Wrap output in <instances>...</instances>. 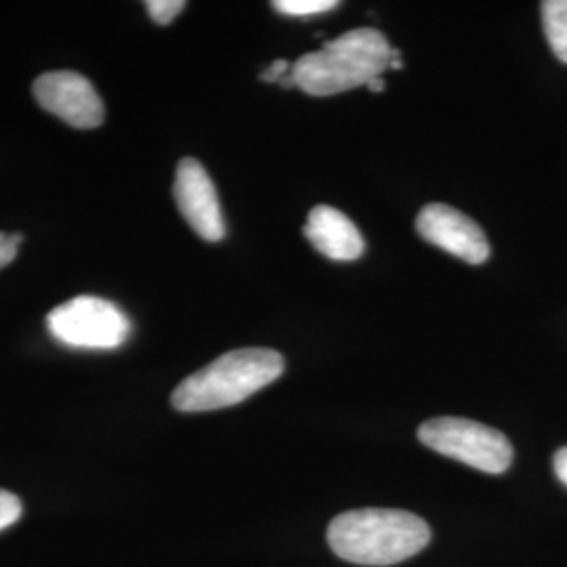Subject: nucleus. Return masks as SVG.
<instances>
[{
	"mask_svg": "<svg viewBox=\"0 0 567 567\" xmlns=\"http://www.w3.org/2000/svg\"><path fill=\"white\" fill-rule=\"evenodd\" d=\"M372 93H383L385 91V81H383V76H377V79H372V81L365 84Z\"/></svg>",
	"mask_w": 567,
	"mask_h": 567,
	"instance_id": "nucleus-17",
	"label": "nucleus"
},
{
	"mask_svg": "<svg viewBox=\"0 0 567 567\" xmlns=\"http://www.w3.org/2000/svg\"><path fill=\"white\" fill-rule=\"evenodd\" d=\"M391 61V44L377 28L349 30L320 51L292 63L297 89L313 97H330L381 76Z\"/></svg>",
	"mask_w": 567,
	"mask_h": 567,
	"instance_id": "nucleus-3",
	"label": "nucleus"
},
{
	"mask_svg": "<svg viewBox=\"0 0 567 567\" xmlns=\"http://www.w3.org/2000/svg\"><path fill=\"white\" fill-rule=\"evenodd\" d=\"M49 114L74 128H95L103 122V102L95 86L76 72H47L32 86Z\"/></svg>",
	"mask_w": 567,
	"mask_h": 567,
	"instance_id": "nucleus-6",
	"label": "nucleus"
},
{
	"mask_svg": "<svg viewBox=\"0 0 567 567\" xmlns=\"http://www.w3.org/2000/svg\"><path fill=\"white\" fill-rule=\"evenodd\" d=\"M271 7L284 16L309 18V16H318V13L337 9L339 2L337 0H276V2H271Z\"/></svg>",
	"mask_w": 567,
	"mask_h": 567,
	"instance_id": "nucleus-11",
	"label": "nucleus"
},
{
	"mask_svg": "<svg viewBox=\"0 0 567 567\" xmlns=\"http://www.w3.org/2000/svg\"><path fill=\"white\" fill-rule=\"evenodd\" d=\"M431 529L419 515L398 508L347 511L328 526V545L358 566H395L421 553Z\"/></svg>",
	"mask_w": 567,
	"mask_h": 567,
	"instance_id": "nucleus-1",
	"label": "nucleus"
},
{
	"mask_svg": "<svg viewBox=\"0 0 567 567\" xmlns=\"http://www.w3.org/2000/svg\"><path fill=\"white\" fill-rule=\"evenodd\" d=\"M284 372V358L274 349L248 347L229 351L182 381L171 402L179 412H210L240 404L271 385Z\"/></svg>",
	"mask_w": 567,
	"mask_h": 567,
	"instance_id": "nucleus-2",
	"label": "nucleus"
},
{
	"mask_svg": "<svg viewBox=\"0 0 567 567\" xmlns=\"http://www.w3.org/2000/svg\"><path fill=\"white\" fill-rule=\"evenodd\" d=\"M145 7H147L150 18L158 25H168L185 9V2L183 0H150V2H145Z\"/></svg>",
	"mask_w": 567,
	"mask_h": 567,
	"instance_id": "nucleus-12",
	"label": "nucleus"
},
{
	"mask_svg": "<svg viewBox=\"0 0 567 567\" xmlns=\"http://www.w3.org/2000/svg\"><path fill=\"white\" fill-rule=\"evenodd\" d=\"M543 23L553 53L567 63V0L543 2Z\"/></svg>",
	"mask_w": 567,
	"mask_h": 567,
	"instance_id": "nucleus-10",
	"label": "nucleus"
},
{
	"mask_svg": "<svg viewBox=\"0 0 567 567\" xmlns=\"http://www.w3.org/2000/svg\"><path fill=\"white\" fill-rule=\"evenodd\" d=\"M290 70H292V65H290L288 61L276 60L265 70L264 74H261V81L278 82L282 76H286V74H290Z\"/></svg>",
	"mask_w": 567,
	"mask_h": 567,
	"instance_id": "nucleus-15",
	"label": "nucleus"
},
{
	"mask_svg": "<svg viewBox=\"0 0 567 567\" xmlns=\"http://www.w3.org/2000/svg\"><path fill=\"white\" fill-rule=\"evenodd\" d=\"M278 84H280L282 89H295V86H297V82H295V76H292V70H290V74L282 76V79L278 81Z\"/></svg>",
	"mask_w": 567,
	"mask_h": 567,
	"instance_id": "nucleus-18",
	"label": "nucleus"
},
{
	"mask_svg": "<svg viewBox=\"0 0 567 567\" xmlns=\"http://www.w3.org/2000/svg\"><path fill=\"white\" fill-rule=\"evenodd\" d=\"M21 236L16 234H0V269L7 267L16 259L20 250Z\"/></svg>",
	"mask_w": 567,
	"mask_h": 567,
	"instance_id": "nucleus-14",
	"label": "nucleus"
},
{
	"mask_svg": "<svg viewBox=\"0 0 567 567\" xmlns=\"http://www.w3.org/2000/svg\"><path fill=\"white\" fill-rule=\"evenodd\" d=\"M416 229L426 243L440 246L466 264H484L489 257V243L482 227L446 204L425 206L416 217Z\"/></svg>",
	"mask_w": 567,
	"mask_h": 567,
	"instance_id": "nucleus-8",
	"label": "nucleus"
},
{
	"mask_svg": "<svg viewBox=\"0 0 567 567\" xmlns=\"http://www.w3.org/2000/svg\"><path fill=\"white\" fill-rule=\"evenodd\" d=\"M419 440L433 452L492 475L505 473L513 463V446L507 435L494 426L466 419H431L419 426Z\"/></svg>",
	"mask_w": 567,
	"mask_h": 567,
	"instance_id": "nucleus-4",
	"label": "nucleus"
},
{
	"mask_svg": "<svg viewBox=\"0 0 567 567\" xmlns=\"http://www.w3.org/2000/svg\"><path fill=\"white\" fill-rule=\"evenodd\" d=\"M305 238L332 261H355L364 255V238L355 224L332 206H316L303 227Z\"/></svg>",
	"mask_w": 567,
	"mask_h": 567,
	"instance_id": "nucleus-9",
	"label": "nucleus"
},
{
	"mask_svg": "<svg viewBox=\"0 0 567 567\" xmlns=\"http://www.w3.org/2000/svg\"><path fill=\"white\" fill-rule=\"evenodd\" d=\"M51 337L76 349H116L131 337V320L121 307L91 295H81L47 316Z\"/></svg>",
	"mask_w": 567,
	"mask_h": 567,
	"instance_id": "nucleus-5",
	"label": "nucleus"
},
{
	"mask_svg": "<svg viewBox=\"0 0 567 567\" xmlns=\"http://www.w3.org/2000/svg\"><path fill=\"white\" fill-rule=\"evenodd\" d=\"M21 511L23 507H21L20 498L7 489H0V532L18 524Z\"/></svg>",
	"mask_w": 567,
	"mask_h": 567,
	"instance_id": "nucleus-13",
	"label": "nucleus"
},
{
	"mask_svg": "<svg viewBox=\"0 0 567 567\" xmlns=\"http://www.w3.org/2000/svg\"><path fill=\"white\" fill-rule=\"evenodd\" d=\"M173 194L183 219L206 240L221 243L225 238L224 213L215 183L196 158H183L177 166Z\"/></svg>",
	"mask_w": 567,
	"mask_h": 567,
	"instance_id": "nucleus-7",
	"label": "nucleus"
},
{
	"mask_svg": "<svg viewBox=\"0 0 567 567\" xmlns=\"http://www.w3.org/2000/svg\"><path fill=\"white\" fill-rule=\"evenodd\" d=\"M553 468H555V475H557V480L567 486V446L561 447L557 454H555V458H553Z\"/></svg>",
	"mask_w": 567,
	"mask_h": 567,
	"instance_id": "nucleus-16",
	"label": "nucleus"
}]
</instances>
